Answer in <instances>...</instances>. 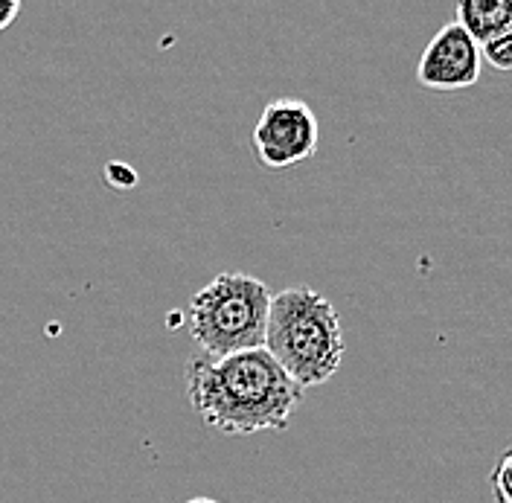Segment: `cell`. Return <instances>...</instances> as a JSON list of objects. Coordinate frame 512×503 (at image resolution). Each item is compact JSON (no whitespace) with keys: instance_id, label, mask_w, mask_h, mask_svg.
I'll return each mask as SVG.
<instances>
[{"instance_id":"6da1fadb","label":"cell","mask_w":512,"mask_h":503,"mask_svg":"<svg viewBox=\"0 0 512 503\" xmlns=\"http://www.w3.org/2000/svg\"><path fill=\"white\" fill-rule=\"evenodd\" d=\"M184 384L195 416L224 437L286 431L303 402V387L265 346L224 358L195 355L187 361Z\"/></svg>"},{"instance_id":"7a4b0ae2","label":"cell","mask_w":512,"mask_h":503,"mask_svg":"<svg viewBox=\"0 0 512 503\" xmlns=\"http://www.w3.org/2000/svg\"><path fill=\"white\" fill-rule=\"evenodd\" d=\"M265 349L303 390L320 387L341 370L347 352L341 315L315 288H286L271 297Z\"/></svg>"},{"instance_id":"3957f363","label":"cell","mask_w":512,"mask_h":503,"mask_svg":"<svg viewBox=\"0 0 512 503\" xmlns=\"http://www.w3.org/2000/svg\"><path fill=\"white\" fill-rule=\"evenodd\" d=\"M271 288L251 274H219L187 303L190 338L201 355L224 358L265 346Z\"/></svg>"},{"instance_id":"277c9868","label":"cell","mask_w":512,"mask_h":503,"mask_svg":"<svg viewBox=\"0 0 512 503\" xmlns=\"http://www.w3.org/2000/svg\"><path fill=\"white\" fill-rule=\"evenodd\" d=\"M320 126L315 111L294 96L271 99L254 126V155L265 169H291L315 158Z\"/></svg>"},{"instance_id":"5b68a950","label":"cell","mask_w":512,"mask_h":503,"mask_svg":"<svg viewBox=\"0 0 512 503\" xmlns=\"http://www.w3.org/2000/svg\"><path fill=\"white\" fill-rule=\"evenodd\" d=\"M480 62L483 59L478 41L457 21H448L422 50V59L416 64V82L440 94L466 91L480 79Z\"/></svg>"},{"instance_id":"8992f818","label":"cell","mask_w":512,"mask_h":503,"mask_svg":"<svg viewBox=\"0 0 512 503\" xmlns=\"http://www.w3.org/2000/svg\"><path fill=\"white\" fill-rule=\"evenodd\" d=\"M454 21L469 32L478 47L492 44L512 32V0H460Z\"/></svg>"},{"instance_id":"52a82bcc","label":"cell","mask_w":512,"mask_h":503,"mask_svg":"<svg viewBox=\"0 0 512 503\" xmlns=\"http://www.w3.org/2000/svg\"><path fill=\"white\" fill-rule=\"evenodd\" d=\"M489 486H492L495 503H512V448L498 457L492 477H489Z\"/></svg>"},{"instance_id":"ba28073f","label":"cell","mask_w":512,"mask_h":503,"mask_svg":"<svg viewBox=\"0 0 512 503\" xmlns=\"http://www.w3.org/2000/svg\"><path fill=\"white\" fill-rule=\"evenodd\" d=\"M480 59L489 67H495V70L512 73V32H507L504 38H498L492 44H483L480 47Z\"/></svg>"},{"instance_id":"9c48e42d","label":"cell","mask_w":512,"mask_h":503,"mask_svg":"<svg viewBox=\"0 0 512 503\" xmlns=\"http://www.w3.org/2000/svg\"><path fill=\"white\" fill-rule=\"evenodd\" d=\"M18 15H21V0H0V32L9 30Z\"/></svg>"},{"instance_id":"30bf717a","label":"cell","mask_w":512,"mask_h":503,"mask_svg":"<svg viewBox=\"0 0 512 503\" xmlns=\"http://www.w3.org/2000/svg\"><path fill=\"white\" fill-rule=\"evenodd\" d=\"M187 503H219V501H213V498H192V501Z\"/></svg>"}]
</instances>
